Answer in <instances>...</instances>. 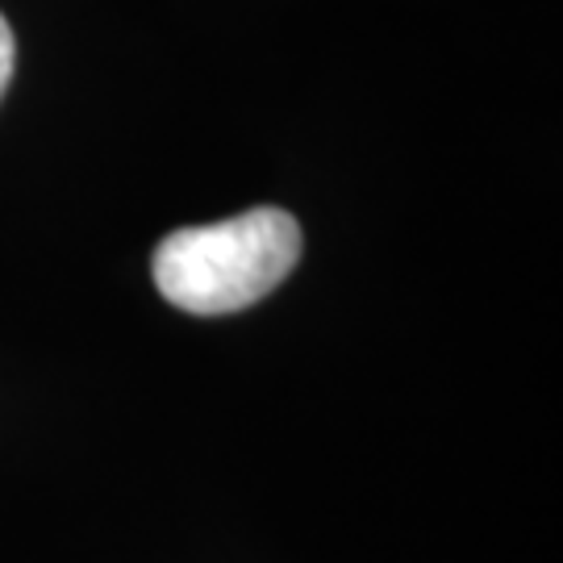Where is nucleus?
Masks as SVG:
<instances>
[{"label": "nucleus", "mask_w": 563, "mask_h": 563, "mask_svg": "<svg viewBox=\"0 0 563 563\" xmlns=\"http://www.w3.org/2000/svg\"><path fill=\"white\" fill-rule=\"evenodd\" d=\"M301 225L292 213L260 205L213 225H184L155 246L151 276L163 301L213 318L263 301L301 260Z\"/></svg>", "instance_id": "nucleus-1"}, {"label": "nucleus", "mask_w": 563, "mask_h": 563, "mask_svg": "<svg viewBox=\"0 0 563 563\" xmlns=\"http://www.w3.org/2000/svg\"><path fill=\"white\" fill-rule=\"evenodd\" d=\"M13 63H18V42H13L9 21L0 18V97H4V88L13 80Z\"/></svg>", "instance_id": "nucleus-2"}]
</instances>
